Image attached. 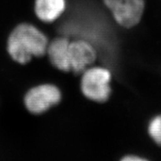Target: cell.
I'll use <instances>...</instances> for the list:
<instances>
[{"instance_id":"1","label":"cell","mask_w":161,"mask_h":161,"mask_svg":"<svg viewBox=\"0 0 161 161\" xmlns=\"http://www.w3.org/2000/svg\"><path fill=\"white\" fill-rule=\"evenodd\" d=\"M49 43L41 30L32 24L24 23L16 26L10 34L7 49L14 60L25 64L34 57L45 56Z\"/></svg>"},{"instance_id":"2","label":"cell","mask_w":161,"mask_h":161,"mask_svg":"<svg viewBox=\"0 0 161 161\" xmlns=\"http://www.w3.org/2000/svg\"><path fill=\"white\" fill-rule=\"evenodd\" d=\"M111 72L102 66H92L80 76V88L87 100L96 103H104L111 94Z\"/></svg>"},{"instance_id":"3","label":"cell","mask_w":161,"mask_h":161,"mask_svg":"<svg viewBox=\"0 0 161 161\" xmlns=\"http://www.w3.org/2000/svg\"><path fill=\"white\" fill-rule=\"evenodd\" d=\"M61 98V92L55 84H41L26 92L24 103L30 113L41 114L59 104Z\"/></svg>"},{"instance_id":"4","label":"cell","mask_w":161,"mask_h":161,"mask_svg":"<svg viewBox=\"0 0 161 161\" xmlns=\"http://www.w3.org/2000/svg\"><path fill=\"white\" fill-rule=\"evenodd\" d=\"M119 25L126 29L140 22L145 9V0H103Z\"/></svg>"},{"instance_id":"5","label":"cell","mask_w":161,"mask_h":161,"mask_svg":"<svg viewBox=\"0 0 161 161\" xmlns=\"http://www.w3.org/2000/svg\"><path fill=\"white\" fill-rule=\"evenodd\" d=\"M71 72L80 78L84 72L91 67L97 60V52L93 44L84 39L71 40L69 44Z\"/></svg>"},{"instance_id":"6","label":"cell","mask_w":161,"mask_h":161,"mask_svg":"<svg viewBox=\"0 0 161 161\" xmlns=\"http://www.w3.org/2000/svg\"><path fill=\"white\" fill-rule=\"evenodd\" d=\"M71 40L65 36H57L48 44L46 55L56 69L71 72L69 63V44Z\"/></svg>"},{"instance_id":"7","label":"cell","mask_w":161,"mask_h":161,"mask_svg":"<svg viewBox=\"0 0 161 161\" xmlns=\"http://www.w3.org/2000/svg\"><path fill=\"white\" fill-rule=\"evenodd\" d=\"M66 10V0H35V14L43 23H55Z\"/></svg>"},{"instance_id":"8","label":"cell","mask_w":161,"mask_h":161,"mask_svg":"<svg viewBox=\"0 0 161 161\" xmlns=\"http://www.w3.org/2000/svg\"><path fill=\"white\" fill-rule=\"evenodd\" d=\"M148 134L157 144L161 146V115L151 121L148 125Z\"/></svg>"},{"instance_id":"9","label":"cell","mask_w":161,"mask_h":161,"mask_svg":"<svg viewBox=\"0 0 161 161\" xmlns=\"http://www.w3.org/2000/svg\"><path fill=\"white\" fill-rule=\"evenodd\" d=\"M123 161H142L146 160V159L144 158H141V157L136 156V155H128L125 156L122 158Z\"/></svg>"}]
</instances>
